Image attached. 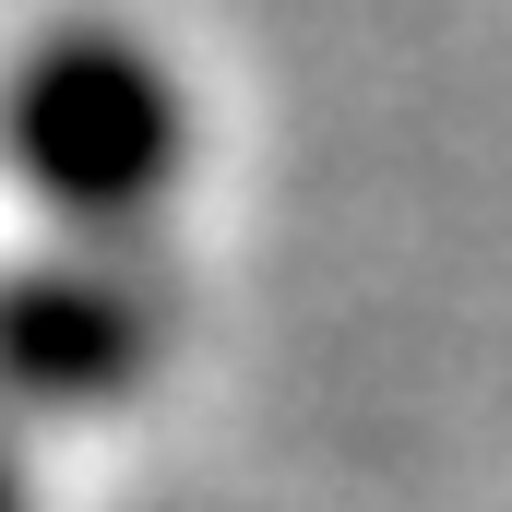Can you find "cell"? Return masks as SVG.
I'll return each instance as SVG.
<instances>
[{
    "label": "cell",
    "instance_id": "1",
    "mask_svg": "<svg viewBox=\"0 0 512 512\" xmlns=\"http://www.w3.org/2000/svg\"><path fill=\"white\" fill-rule=\"evenodd\" d=\"M0 155L60 239H143L191 167V96L131 24H48L0 84Z\"/></svg>",
    "mask_w": 512,
    "mask_h": 512
},
{
    "label": "cell",
    "instance_id": "2",
    "mask_svg": "<svg viewBox=\"0 0 512 512\" xmlns=\"http://www.w3.org/2000/svg\"><path fill=\"white\" fill-rule=\"evenodd\" d=\"M167 322H179V286L131 239H60V251L12 262L0 274V417L12 405H48V417L120 405L167 358Z\"/></svg>",
    "mask_w": 512,
    "mask_h": 512
},
{
    "label": "cell",
    "instance_id": "3",
    "mask_svg": "<svg viewBox=\"0 0 512 512\" xmlns=\"http://www.w3.org/2000/svg\"><path fill=\"white\" fill-rule=\"evenodd\" d=\"M0 512H24V453H12V429H0Z\"/></svg>",
    "mask_w": 512,
    "mask_h": 512
}]
</instances>
